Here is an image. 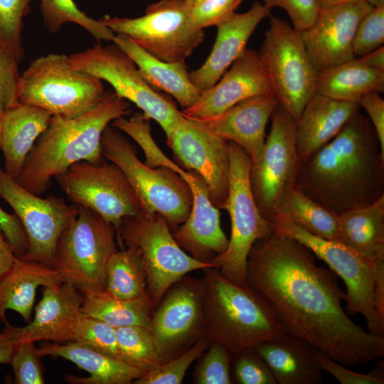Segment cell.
Listing matches in <instances>:
<instances>
[{"label":"cell","instance_id":"obj_1","mask_svg":"<svg viewBox=\"0 0 384 384\" xmlns=\"http://www.w3.org/2000/svg\"><path fill=\"white\" fill-rule=\"evenodd\" d=\"M297 240L273 232L257 240L247 258V282L270 305L285 334L302 338L346 367L384 356V338L351 320L337 275L316 264Z\"/></svg>","mask_w":384,"mask_h":384},{"label":"cell","instance_id":"obj_2","mask_svg":"<svg viewBox=\"0 0 384 384\" xmlns=\"http://www.w3.org/2000/svg\"><path fill=\"white\" fill-rule=\"evenodd\" d=\"M297 187L338 215L384 196V154L370 120L359 110L301 163Z\"/></svg>","mask_w":384,"mask_h":384},{"label":"cell","instance_id":"obj_3","mask_svg":"<svg viewBox=\"0 0 384 384\" xmlns=\"http://www.w3.org/2000/svg\"><path fill=\"white\" fill-rule=\"evenodd\" d=\"M131 112L129 101L114 90H107L96 106L79 117L63 119L53 116L16 180L40 196L48 188L52 178L71 165L82 161L101 163V137L105 129L114 119Z\"/></svg>","mask_w":384,"mask_h":384},{"label":"cell","instance_id":"obj_4","mask_svg":"<svg viewBox=\"0 0 384 384\" xmlns=\"http://www.w3.org/2000/svg\"><path fill=\"white\" fill-rule=\"evenodd\" d=\"M205 273L203 336L232 354L284 333L265 298L255 289L225 278L214 267Z\"/></svg>","mask_w":384,"mask_h":384},{"label":"cell","instance_id":"obj_5","mask_svg":"<svg viewBox=\"0 0 384 384\" xmlns=\"http://www.w3.org/2000/svg\"><path fill=\"white\" fill-rule=\"evenodd\" d=\"M102 156L124 174L141 203L143 213H158L174 230L188 218L193 195L188 183L166 166L152 168L141 161L135 146L110 124L101 137Z\"/></svg>","mask_w":384,"mask_h":384},{"label":"cell","instance_id":"obj_6","mask_svg":"<svg viewBox=\"0 0 384 384\" xmlns=\"http://www.w3.org/2000/svg\"><path fill=\"white\" fill-rule=\"evenodd\" d=\"M105 92L102 81L73 68L68 55L50 53L34 59L21 75L18 99L52 116L72 119L96 106Z\"/></svg>","mask_w":384,"mask_h":384},{"label":"cell","instance_id":"obj_7","mask_svg":"<svg viewBox=\"0 0 384 384\" xmlns=\"http://www.w3.org/2000/svg\"><path fill=\"white\" fill-rule=\"evenodd\" d=\"M118 246L140 252L147 281V294L154 306L167 290L188 272L212 267L187 254L176 242L166 218L158 213L124 218L117 230Z\"/></svg>","mask_w":384,"mask_h":384},{"label":"cell","instance_id":"obj_8","mask_svg":"<svg viewBox=\"0 0 384 384\" xmlns=\"http://www.w3.org/2000/svg\"><path fill=\"white\" fill-rule=\"evenodd\" d=\"M228 143L229 193L225 210L230 218V237L225 251L209 262L227 279L238 285H247L249 252L257 240L268 237L274 230L271 223L260 213L252 193V160L240 146L232 142Z\"/></svg>","mask_w":384,"mask_h":384},{"label":"cell","instance_id":"obj_9","mask_svg":"<svg viewBox=\"0 0 384 384\" xmlns=\"http://www.w3.org/2000/svg\"><path fill=\"white\" fill-rule=\"evenodd\" d=\"M100 20L114 33L129 36L150 55L166 62L186 63L205 39L204 29L192 18L185 0L152 3L137 18L105 15Z\"/></svg>","mask_w":384,"mask_h":384},{"label":"cell","instance_id":"obj_10","mask_svg":"<svg viewBox=\"0 0 384 384\" xmlns=\"http://www.w3.org/2000/svg\"><path fill=\"white\" fill-rule=\"evenodd\" d=\"M271 224L274 232L297 240L325 262L345 284L348 315L361 314L370 333L384 336V319L379 315L374 300L376 265L384 256L368 257L336 240L311 235L280 215Z\"/></svg>","mask_w":384,"mask_h":384},{"label":"cell","instance_id":"obj_11","mask_svg":"<svg viewBox=\"0 0 384 384\" xmlns=\"http://www.w3.org/2000/svg\"><path fill=\"white\" fill-rule=\"evenodd\" d=\"M118 250L114 226L93 210L78 207L60 235L53 267L83 293L106 289V265Z\"/></svg>","mask_w":384,"mask_h":384},{"label":"cell","instance_id":"obj_12","mask_svg":"<svg viewBox=\"0 0 384 384\" xmlns=\"http://www.w3.org/2000/svg\"><path fill=\"white\" fill-rule=\"evenodd\" d=\"M258 54L279 104L297 121L316 92L318 75L300 32L272 18Z\"/></svg>","mask_w":384,"mask_h":384},{"label":"cell","instance_id":"obj_13","mask_svg":"<svg viewBox=\"0 0 384 384\" xmlns=\"http://www.w3.org/2000/svg\"><path fill=\"white\" fill-rule=\"evenodd\" d=\"M69 57L71 66L106 81L121 97L134 103L147 119L156 122L168 137L181 112L169 97L153 89L132 59L114 43H100Z\"/></svg>","mask_w":384,"mask_h":384},{"label":"cell","instance_id":"obj_14","mask_svg":"<svg viewBox=\"0 0 384 384\" xmlns=\"http://www.w3.org/2000/svg\"><path fill=\"white\" fill-rule=\"evenodd\" d=\"M259 159L252 164L250 183L262 215L271 222L297 186L302 161L296 146V122L278 103Z\"/></svg>","mask_w":384,"mask_h":384},{"label":"cell","instance_id":"obj_15","mask_svg":"<svg viewBox=\"0 0 384 384\" xmlns=\"http://www.w3.org/2000/svg\"><path fill=\"white\" fill-rule=\"evenodd\" d=\"M56 178L74 205L97 213L112 223L116 232L124 218L143 213L134 190L112 162L79 161Z\"/></svg>","mask_w":384,"mask_h":384},{"label":"cell","instance_id":"obj_16","mask_svg":"<svg viewBox=\"0 0 384 384\" xmlns=\"http://www.w3.org/2000/svg\"><path fill=\"white\" fill-rule=\"evenodd\" d=\"M205 280L184 276L154 309L150 331L160 364L174 358L203 336Z\"/></svg>","mask_w":384,"mask_h":384},{"label":"cell","instance_id":"obj_17","mask_svg":"<svg viewBox=\"0 0 384 384\" xmlns=\"http://www.w3.org/2000/svg\"><path fill=\"white\" fill-rule=\"evenodd\" d=\"M0 197L13 208L27 234L28 250L23 258L53 266L58 241L76 218L78 207L55 196L40 197L1 169Z\"/></svg>","mask_w":384,"mask_h":384},{"label":"cell","instance_id":"obj_18","mask_svg":"<svg viewBox=\"0 0 384 384\" xmlns=\"http://www.w3.org/2000/svg\"><path fill=\"white\" fill-rule=\"evenodd\" d=\"M166 144L178 166L203 178L213 205L225 210L229 193L228 141L181 115Z\"/></svg>","mask_w":384,"mask_h":384},{"label":"cell","instance_id":"obj_19","mask_svg":"<svg viewBox=\"0 0 384 384\" xmlns=\"http://www.w3.org/2000/svg\"><path fill=\"white\" fill-rule=\"evenodd\" d=\"M372 7L364 0H353L320 8L311 26L300 32L318 73L356 58V31Z\"/></svg>","mask_w":384,"mask_h":384},{"label":"cell","instance_id":"obj_20","mask_svg":"<svg viewBox=\"0 0 384 384\" xmlns=\"http://www.w3.org/2000/svg\"><path fill=\"white\" fill-rule=\"evenodd\" d=\"M230 67L213 86L201 92L192 106L181 111L183 116L214 117L246 99L272 91L258 52L246 48Z\"/></svg>","mask_w":384,"mask_h":384},{"label":"cell","instance_id":"obj_21","mask_svg":"<svg viewBox=\"0 0 384 384\" xmlns=\"http://www.w3.org/2000/svg\"><path fill=\"white\" fill-rule=\"evenodd\" d=\"M178 174L188 183L193 195V204L186 220L172 231L178 245L202 262L222 254L229 239L220 226V211L209 199L206 184L194 171L183 169Z\"/></svg>","mask_w":384,"mask_h":384},{"label":"cell","instance_id":"obj_22","mask_svg":"<svg viewBox=\"0 0 384 384\" xmlns=\"http://www.w3.org/2000/svg\"><path fill=\"white\" fill-rule=\"evenodd\" d=\"M278 103L272 91L246 99L218 115L191 119L240 146L254 163L261 156L266 127Z\"/></svg>","mask_w":384,"mask_h":384},{"label":"cell","instance_id":"obj_23","mask_svg":"<svg viewBox=\"0 0 384 384\" xmlns=\"http://www.w3.org/2000/svg\"><path fill=\"white\" fill-rule=\"evenodd\" d=\"M83 300L84 293L70 282L44 287L33 320L24 327L14 326L16 343L72 341Z\"/></svg>","mask_w":384,"mask_h":384},{"label":"cell","instance_id":"obj_24","mask_svg":"<svg viewBox=\"0 0 384 384\" xmlns=\"http://www.w3.org/2000/svg\"><path fill=\"white\" fill-rule=\"evenodd\" d=\"M270 10L257 1L246 12L234 13L217 26L215 41L208 57L200 68L189 72L197 88L201 91L209 89L220 79L246 49L250 36Z\"/></svg>","mask_w":384,"mask_h":384},{"label":"cell","instance_id":"obj_25","mask_svg":"<svg viewBox=\"0 0 384 384\" xmlns=\"http://www.w3.org/2000/svg\"><path fill=\"white\" fill-rule=\"evenodd\" d=\"M359 108L357 102L315 92L296 121V146L302 162L331 141Z\"/></svg>","mask_w":384,"mask_h":384},{"label":"cell","instance_id":"obj_26","mask_svg":"<svg viewBox=\"0 0 384 384\" xmlns=\"http://www.w3.org/2000/svg\"><path fill=\"white\" fill-rule=\"evenodd\" d=\"M52 114L33 105L18 103L1 113L0 149L5 172L14 178L21 174L37 138L48 127Z\"/></svg>","mask_w":384,"mask_h":384},{"label":"cell","instance_id":"obj_27","mask_svg":"<svg viewBox=\"0 0 384 384\" xmlns=\"http://www.w3.org/2000/svg\"><path fill=\"white\" fill-rule=\"evenodd\" d=\"M255 350L265 361L277 384H319L322 370L315 348L307 341L282 334L259 343Z\"/></svg>","mask_w":384,"mask_h":384},{"label":"cell","instance_id":"obj_28","mask_svg":"<svg viewBox=\"0 0 384 384\" xmlns=\"http://www.w3.org/2000/svg\"><path fill=\"white\" fill-rule=\"evenodd\" d=\"M63 282V276L53 266L16 257L0 278V320L7 324L6 312L13 310L30 323L38 287H54Z\"/></svg>","mask_w":384,"mask_h":384},{"label":"cell","instance_id":"obj_29","mask_svg":"<svg viewBox=\"0 0 384 384\" xmlns=\"http://www.w3.org/2000/svg\"><path fill=\"white\" fill-rule=\"evenodd\" d=\"M37 350L41 357L63 358L90 375L83 378L66 375L65 380L70 383L129 384L145 373L136 367L75 341L66 344L45 343Z\"/></svg>","mask_w":384,"mask_h":384},{"label":"cell","instance_id":"obj_30","mask_svg":"<svg viewBox=\"0 0 384 384\" xmlns=\"http://www.w3.org/2000/svg\"><path fill=\"white\" fill-rule=\"evenodd\" d=\"M112 42L132 59L143 78L153 89L170 95L183 109L190 107L199 98L202 91L191 82L186 63L159 60L124 34L117 33Z\"/></svg>","mask_w":384,"mask_h":384},{"label":"cell","instance_id":"obj_31","mask_svg":"<svg viewBox=\"0 0 384 384\" xmlns=\"http://www.w3.org/2000/svg\"><path fill=\"white\" fill-rule=\"evenodd\" d=\"M384 71L364 65L359 58L318 73L316 92L329 97L358 103L368 92H383Z\"/></svg>","mask_w":384,"mask_h":384},{"label":"cell","instance_id":"obj_32","mask_svg":"<svg viewBox=\"0 0 384 384\" xmlns=\"http://www.w3.org/2000/svg\"><path fill=\"white\" fill-rule=\"evenodd\" d=\"M336 241L372 259L384 256V196L338 215Z\"/></svg>","mask_w":384,"mask_h":384},{"label":"cell","instance_id":"obj_33","mask_svg":"<svg viewBox=\"0 0 384 384\" xmlns=\"http://www.w3.org/2000/svg\"><path fill=\"white\" fill-rule=\"evenodd\" d=\"M154 306L149 298L122 299L106 292L84 293L80 311L114 328L140 326L150 329Z\"/></svg>","mask_w":384,"mask_h":384},{"label":"cell","instance_id":"obj_34","mask_svg":"<svg viewBox=\"0 0 384 384\" xmlns=\"http://www.w3.org/2000/svg\"><path fill=\"white\" fill-rule=\"evenodd\" d=\"M105 292L122 299L149 298L146 272L136 247L120 248L110 256L106 265Z\"/></svg>","mask_w":384,"mask_h":384},{"label":"cell","instance_id":"obj_35","mask_svg":"<svg viewBox=\"0 0 384 384\" xmlns=\"http://www.w3.org/2000/svg\"><path fill=\"white\" fill-rule=\"evenodd\" d=\"M277 215L311 235L337 240L338 215L311 199L297 186L285 199Z\"/></svg>","mask_w":384,"mask_h":384},{"label":"cell","instance_id":"obj_36","mask_svg":"<svg viewBox=\"0 0 384 384\" xmlns=\"http://www.w3.org/2000/svg\"><path fill=\"white\" fill-rule=\"evenodd\" d=\"M43 23L52 33H56L65 23H74L92 35L100 43L112 41L114 33L100 19L95 20L80 11L73 0H39Z\"/></svg>","mask_w":384,"mask_h":384},{"label":"cell","instance_id":"obj_37","mask_svg":"<svg viewBox=\"0 0 384 384\" xmlns=\"http://www.w3.org/2000/svg\"><path fill=\"white\" fill-rule=\"evenodd\" d=\"M117 341L127 363L146 373L160 365L150 329L140 326L115 328Z\"/></svg>","mask_w":384,"mask_h":384},{"label":"cell","instance_id":"obj_38","mask_svg":"<svg viewBox=\"0 0 384 384\" xmlns=\"http://www.w3.org/2000/svg\"><path fill=\"white\" fill-rule=\"evenodd\" d=\"M72 341L87 346L126 363L117 341L115 328L81 311Z\"/></svg>","mask_w":384,"mask_h":384},{"label":"cell","instance_id":"obj_39","mask_svg":"<svg viewBox=\"0 0 384 384\" xmlns=\"http://www.w3.org/2000/svg\"><path fill=\"white\" fill-rule=\"evenodd\" d=\"M33 0H0V46L18 61L24 55L22 46L23 18Z\"/></svg>","mask_w":384,"mask_h":384},{"label":"cell","instance_id":"obj_40","mask_svg":"<svg viewBox=\"0 0 384 384\" xmlns=\"http://www.w3.org/2000/svg\"><path fill=\"white\" fill-rule=\"evenodd\" d=\"M210 341L201 337L178 356L159 365L135 380V384H181L190 366L208 348Z\"/></svg>","mask_w":384,"mask_h":384},{"label":"cell","instance_id":"obj_41","mask_svg":"<svg viewBox=\"0 0 384 384\" xmlns=\"http://www.w3.org/2000/svg\"><path fill=\"white\" fill-rule=\"evenodd\" d=\"M232 353L217 343H210L199 357L196 367L193 383L196 384H230V361Z\"/></svg>","mask_w":384,"mask_h":384},{"label":"cell","instance_id":"obj_42","mask_svg":"<svg viewBox=\"0 0 384 384\" xmlns=\"http://www.w3.org/2000/svg\"><path fill=\"white\" fill-rule=\"evenodd\" d=\"M383 43L384 5L372 7L359 22L353 43L354 55L360 58Z\"/></svg>","mask_w":384,"mask_h":384},{"label":"cell","instance_id":"obj_43","mask_svg":"<svg viewBox=\"0 0 384 384\" xmlns=\"http://www.w3.org/2000/svg\"><path fill=\"white\" fill-rule=\"evenodd\" d=\"M233 356V375L240 384H277L265 361L254 348H247Z\"/></svg>","mask_w":384,"mask_h":384},{"label":"cell","instance_id":"obj_44","mask_svg":"<svg viewBox=\"0 0 384 384\" xmlns=\"http://www.w3.org/2000/svg\"><path fill=\"white\" fill-rule=\"evenodd\" d=\"M34 342L16 344L9 364L17 384H43V368Z\"/></svg>","mask_w":384,"mask_h":384},{"label":"cell","instance_id":"obj_45","mask_svg":"<svg viewBox=\"0 0 384 384\" xmlns=\"http://www.w3.org/2000/svg\"><path fill=\"white\" fill-rule=\"evenodd\" d=\"M316 360L324 371L336 378L341 384H383L384 383L383 363L370 373L363 374L353 371L321 352L314 350Z\"/></svg>","mask_w":384,"mask_h":384},{"label":"cell","instance_id":"obj_46","mask_svg":"<svg viewBox=\"0 0 384 384\" xmlns=\"http://www.w3.org/2000/svg\"><path fill=\"white\" fill-rule=\"evenodd\" d=\"M19 61L9 50L0 46V112L19 103L18 91L21 75Z\"/></svg>","mask_w":384,"mask_h":384},{"label":"cell","instance_id":"obj_47","mask_svg":"<svg viewBox=\"0 0 384 384\" xmlns=\"http://www.w3.org/2000/svg\"><path fill=\"white\" fill-rule=\"evenodd\" d=\"M242 0H203L191 8V16L201 28L218 26L235 13Z\"/></svg>","mask_w":384,"mask_h":384},{"label":"cell","instance_id":"obj_48","mask_svg":"<svg viewBox=\"0 0 384 384\" xmlns=\"http://www.w3.org/2000/svg\"><path fill=\"white\" fill-rule=\"evenodd\" d=\"M262 4L272 9L279 7L288 14L292 26L302 32L315 21L320 6L316 0H262Z\"/></svg>","mask_w":384,"mask_h":384},{"label":"cell","instance_id":"obj_49","mask_svg":"<svg viewBox=\"0 0 384 384\" xmlns=\"http://www.w3.org/2000/svg\"><path fill=\"white\" fill-rule=\"evenodd\" d=\"M0 228L10 244L15 257L22 258L28 252L26 230L16 214H9L0 207Z\"/></svg>","mask_w":384,"mask_h":384},{"label":"cell","instance_id":"obj_50","mask_svg":"<svg viewBox=\"0 0 384 384\" xmlns=\"http://www.w3.org/2000/svg\"><path fill=\"white\" fill-rule=\"evenodd\" d=\"M358 105L366 112L367 117L377 134L381 151L384 154V100L379 92H371L363 95Z\"/></svg>","mask_w":384,"mask_h":384},{"label":"cell","instance_id":"obj_51","mask_svg":"<svg viewBox=\"0 0 384 384\" xmlns=\"http://www.w3.org/2000/svg\"><path fill=\"white\" fill-rule=\"evenodd\" d=\"M16 344L14 326L7 323L0 334V364L10 363Z\"/></svg>","mask_w":384,"mask_h":384},{"label":"cell","instance_id":"obj_52","mask_svg":"<svg viewBox=\"0 0 384 384\" xmlns=\"http://www.w3.org/2000/svg\"><path fill=\"white\" fill-rule=\"evenodd\" d=\"M15 257L13 250L0 228V278L11 267Z\"/></svg>","mask_w":384,"mask_h":384},{"label":"cell","instance_id":"obj_53","mask_svg":"<svg viewBox=\"0 0 384 384\" xmlns=\"http://www.w3.org/2000/svg\"><path fill=\"white\" fill-rule=\"evenodd\" d=\"M366 65L384 71V47L378 48L358 58Z\"/></svg>","mask_w":384,"mask_h":384},{"label":"cell","instance_id":"obj_54","mask_svg":"<svg viewBox=\"0 0 384 384\" xmlns=\"http://www.w3.org/2000/svg\"><path fill=\"white\" fill-rule=\"evenodd\" d=\"M320 8L330 6L353 0H316Z\"/></svg>","mask_w":384,"mask_h":384},{"label":"cell","instance_id":"obj_55","mask_svg":"<svg viewBox=\"0 0 384 384\" xmlns=\"http://www.w3.org/2000/svg\"><path fill=\"white\" fill-rule=\"evenodd\" d=\"M373 7L384 5V0H364Z\"/></svg>","mask_w":384,"mask_h":384},{"label":"cell","instance_id":"obj_56","mask_svg":"<svg viewBox=\"0 0 384 384\" xmlns=\"http://www.w3.org/2000/svg\"><path fill=\"white\" fill-rule=\"evenodd\" d=\"M203 0H185L186 4L190 7H193Z\"/></svg>","mask_w":384,"mask_h":384},{"label":"cell","instance_id":"obj_57","mask_svg":"<svg viewBox=\"0 0 384 384\" xmlns=\"http://www.w3.org/2000/svg\"><path fill=\"white\" fill-rule=\"evenodd\" d=\"M1 112H0V142H1ZM1 169V168H0Z\"/></svg>","mask_w":384,"mask_h":384}]
</instances>
